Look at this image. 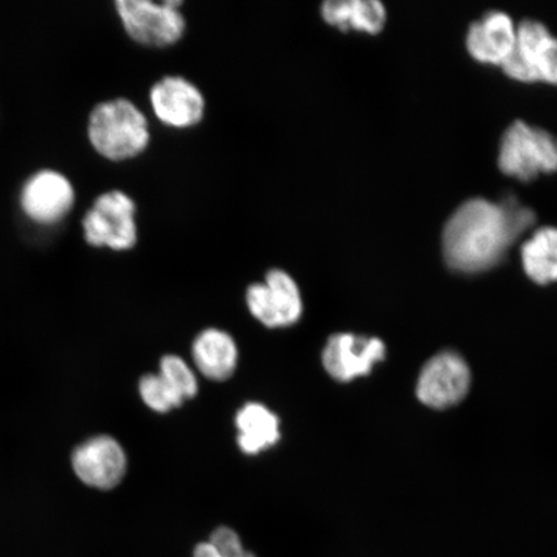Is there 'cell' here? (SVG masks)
<instances>
[{
    "label": "cell",
    "mask_w": 557,
    "mask_h": 557,
    "mask_svg": "<svg viewBox=\"0 0 557 557\" xmlns=\"http://www.w3.org/2000/svg\"><path fill=\"white\" fill-rule=\"evenodd\" d=\"M246 298L250 313L268 329H285L302 317L301 290L281 269L270 270L263 283L249 285Z\"/></svg>",
    "instance_id": "cell-7"
},
{
    "label": "cell",
    "mask_w": 557,
    "mask_h": 557,
    "mask_svg": "<svg viewBox=\"0 0 557 557\" xmlns=\"http://www.w3.org/2000/svg\"><path fill=\"white\" fill-rule=\"evenodd\" d=\"M517 41V27L504 12L492 11L470 26L466 46L473 59L503 65Z\"/></svg>",
    "instance_id": "cell-13"
},
{
    "label": "cell",
    "mask_w": 557,
    "mask_h": 557,
    "mask_svg": "<svg viewBox=\"0 0 557 557\" xmlns=\"http://www.w3.org/2000/svg\"><path fill=\"white\" fill-rule=\"evenodd\" d=\"M320 13L326 24L341 32L377 34L386 23V10L379 0H329Z\"/></svg>",
    "instance_id": "cell-16"
},
{
    "label": "cell",
    "mask_w": 557,
    "mask_h": 557,
    "mask_svg": "<svg viewBox=\"0 0 557 557\" xmlns=\"http://www.w3.org/2000/svg\"><path fill=\"white\" fill-rule=\"evenodd\" d=\"M75 191L72 183L55 171L33 174L21 191V207L32 221L40 225H54L72 212Z\"/></svg>",
    "instance_id": "cell-11"
},
{
    "label": "cell",
    "mask_w": 557,
    "mask_h": 557,
    "mask_svg": "<svg viewBox=\"0 0 557 557\" xmlns=\"http://www.w3.org/2000/svg\"><path fill=\"white\" fill-rule=\"evenodd\" d=\"M127 455L109 435L88 438L73 453V469L83 483L100 491L120 485L127 472Z\"/></svg>",
    "instance_id": "cell-10"
},
{
    "label": "cell",
    "mask_w": 557,
    "mask_h": 557,
    "mask_svg": "<svg viewBox=\"0 0 557 557\" xmlns=\"http://www.w3.org/2000/svg\"><path fill=\"white\" fill-rule=\"evenodd\" d=\"M385 357L386 346L380 338L355 336L351 333L334 334L322 354L326 373L338 382H350L368 375L374 364Z\"/></svg>",
    "instance_id": "cell-12"
},
{
    "label": "cell",
    "mask_w": 557,
    "mask_h": 557,
    "mask_svg": "<svg viewBox=\"0 0 557 557\" xmlns=\"http://www.w3.org/2000/svg\"><path fill=\"white\" fill-rule=\"evenodd\" d=\"M235 424L244 455H260L281 441V420L261 403H247L236 413Z\"/></svg>",
    "instance_id": "cell-15"
},
{
    "label": "cell",
    "mask_w": 557,
    "mask_h": 557,
    "mask_svg": "<svg viewBox=\"0 0 557 557\" xmlns=\"http://www.w3.org/2000/svg\"><path fill=\"white\" fill-rule=\"evenodd\" d=\"M159 374L185 400L198 394V380L193 369L176 355H166L160 360Z\"/></svg>",
    "instance_id": "cell-19"
},
{
    "label": "cell",
    "mask_w": 557,
    "mask_h": 557,
    "mask_svg": "<svg viewBox=\"0 0 557 557\" xmlns=\"http://www.w3.org/2000/svg\"><path fill=\"white\" fill-rule=\"evenodd\" d=\"M149 99L152 113L166 127L187 129L203 121L205 96L184 76H164L151 87Z\"/></svg>",
    "instance_id": "cell-9"
},
{
    "label": "cell",
    "mask_w": 557,
    "mask_h": 557,
    "mask_svg": "<svg viewBox=\"0 0 557 557\" xmlns=\"http://www.w3.org/2000/svg\"><path fill=\"white\" fill-rule=\"evenodd\" d=\"M500 66L515 81L557 85V39L539 21H522L512 51Z\"/></svg>",
    "instance_id": "cell-6"
},
{
    "label": "cell",
    "mask_w": 557,
    "mask_h": 557,
    "mask_svg": "<svg viewBox=\"0 0 557 557\" xmlns=\"http://www.w3.org/2000/svg\"><path fill=\"white\" fill-rule=\"evenodd\" d=\"M180 0H117L115 9L125 33L136 44L166 48L178 44L186 32Z\"/></svg>",
    "instance_id": "cell-3"
},
{
    "label": "cell",
    "mask_w": 557,
    "mask_h": 557,
    "mask_svg": "<svg viewBox=\"0 0 557 557\" xmlns=\"http://www.w3.org/2000/svg\"><path fill=\"white\" fill-rule=\"evenodd\" d=\"M150 137L148 117L127 99L101 102L89 115V143L111 162L141 156L148 149Z\"/></svg>",
    "instance_id": "cell-2"
},
{
    "label": "cell",
    "mask_w": 557,
    "mask_h": 557,
    "mask_svg": "<svg viewBox=\"0 0 557 557\" xmlns=\"http://www.w3.org/2000/svg\"><path fill=\"white\" fill-rule=\"evenodd\" d=\"M208 542L211 543L215 552L225 557H246L250 553L244 547L238 533L232 528L215 529Z\"/></svg>",
    "instance_id": "cell-20"
},
{
    "label": "cell",
    "mask_w": 557,
    "mask_h": 557,
    "mask_svg": "<svg viewBox=\"0 0 557 557\" xmlns=\"http://www.w3.org/2000/svg\"><path fill=\"white\" fill-rule=\"evenodd\" d=\"M498 165L507 176L524 183L541 173L557 172V138L547 131L515 122L500 141Z\"/></svg>",
    "instance_id": "cell-4"
},
{
    "label": "cell",
    "mask_w": 557,
    "mask_h": 557,
    "mask_svg": "<svg viewBox=\"0 0 557 557\" xmlns=\"http://www.w3.org/2000/svg\"><path fill=\"white\" fill-rule=\"evenodd\" d=\"M470 383V368L463 358L456 352L444 351L423 367L417 383V396L431 408L445 409L463 400Z\"/></svg>",
    "instance_id": "cell-8"
},
{
    "label": "cell",
    "mask_w": 557,
    "mask_h": 557,
    "mask_svg": "<svg viewBox=\"0 0 557 557\" xmlns=\"http://www.w3.org/2000/svg\"><path fill=\"white\" fill-rule=\"evenodd\" d=\"M525 273L534 283L557 282V228L542 227L521 248Z\"/></svg>",
    "instance_id": "cell-17"
},
{
    "label": "cell",
    "mask_w": 557,
    "mask_h": 557,
    "mask_svg": "<svg viewBox=\"0 0 557 557\" xmlns=\"http://www.w3.org/2000/svg\"><path fill=\"white\" fill-rule=\"evenodd\" d=\"M138 392L143 401L158 413L183 406L184 399L174 392L160 374H146L138 383Z\"/></svg>",
    "instance_id": "cell-18"
},
{
    "label": "cell",
    "mask_w": 557,
    "mask_h": 557,
    "mask_svg": "<svg viewBox=\"0 0 557 557\" xmlns=\"http://www.w3.org/2000/svg\"><path fill=\"white\" fill-rule=\"evenodd\" d=\"M193 557H225V556H222L218 552H215V549L213 548L211 543L203 542V543H199V545L197 547H195ZM246 557H256V555L252 553H249Z\"/></svg>",
    "instance_id": "cell-21"
},
{
    "label": "cell",
    "mask_w": 557,
    "mask_h": 557,
    "mask_svg": "<svg viewBox=\"0 0 557 557\" xmlns=\"http://www.w3.org/2000/svg\"><path fill=\"white\" fill-rule=\"evenodd\" d=\"M193 360L208 380L226 381L238 367L239 351L228 333L209 329L198 334L193 348Z\"/></svg>",
    "instance_id": "cell-14"
},
{
    "label": "cell",
    "mask_w": 557,
    "mask_h": 557,
    "mask_svg": "<svg viewBox=\"0 0 557 557\" xmlns=\"http://www.w3.org/2000/svg\"><path fill=\"white\" fill-rule=\"evenodd\" d=\"M534 222L532 209L512 197L500 203L480 198L466 201L445 225V260L459 273H482L503 261L507 250Z\"/></svg>",
    "instance_id": "cell-1"
},
{
    "label": "cell",
    "mask_w": 557,
    "mask_h": 557,
    "mask_svg": "<svg viewBox=\"0 0 557 557\" xmlns=\"http://www.w3.org/2000/svg\"><path fill=\"white\" fill-rule=\"evenodd\" d=\"M135 200L121 190L100 195L83 219L89 246L128 250L136 246L138 228Z\"/></svg>",
    "instance_id": "cell-5"
}]
</instances>
